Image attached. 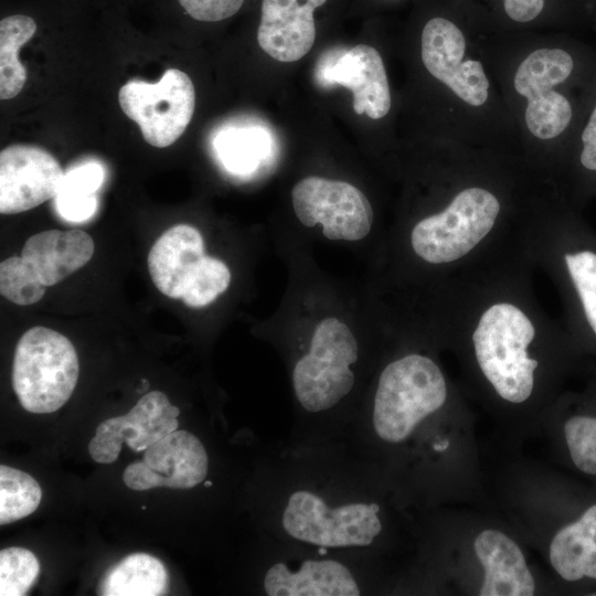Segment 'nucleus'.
Listing matches in <instances>:
<instances>
[{
	"label": "nucleus",
	"mask_w": 596,
	"mask_h": 596,
	"mask_svg": "<svg viewBox=\"0 0 596 596\" xmlns=\"http://www.w3.org/2000/svg\"><path fill=\"white\" fill-rule=\"evenodd\" d=\"M381 476L343 443L269 448L258 473L264 534L374 567L389 533Z\"/></svg>",
	"instance_id": "1"
},
{
	"label": "nucleus",
	"mask_w": 596,
	"mask_h": 596,
	"mask_svg": "<svg viewBox=\"0 0 596 596\" xmlns=\"http://www.w3.org/2000/svg\"><path fill=\"white\" fill-rule=\"evenodd\" d=\"M446 398L445 377L430 358L402 356L381 371L370 406L358 411L341 443L368 460L406 444Z\"/></svg>",
	"instance_id": "2"
},
{
	"label": "nucleus",
	"mask_w": 596,
	"mask_h": 596,
	"mask_svg": "<svg viewBox=\"0 0 596 596\" xmlns=\"http://www.w3.org/2000/svg\"><path fill=\"white\" fill-rule=\"evenodd\" d=\"M596 81V60L582 47L547 46L531 51L518 65L513 88L524 99V124L532 137L571 139L588 93L577 98L571 89ZM593 87V86H592Z\"/></svg>",
	"instance_id": "3"
},
{
	"label": "nucleus",
	"mask_w": 596,
	"mask_h": 596,
	"mask_svg": "<svg viewBox=\"0 0 596 596\" xmlns=\"http://www.w3.org/2000/svg\"><path fill=\"white\" fill-rule=\"evenodd\" d=\"M265 535V534H264ZM259 590L267 596L368 594L373 566L348 556L265 535Z\"/></svg>",
	"instance_id": "4"
},
{
	"label": "nucleus",
	"mask_w": 596,
	"mask_h": 596,
	"mask_svg": "<svg viewBox=\"0 0 596 596\" xmlns=\"http://www.w3.org/2000/svg\"><path fill=\"white\" fill-rule=\"evenodd\" d=\"M535 330L514 305L502 302L481 316L472 340L477 362L496 392L505 401H526L534 386L538 361L528 354Z\"/></svg>",
	"instance_id": "5"
},
{
	"label": "nucleus",
	"mask_w": 596,
	"mask_h": 596,
	"mask_svg": "<svg viewBox=\"0 0 596 596\" xmlns=\"http://www.w3.org/2000/svg\"><path fill=\"white\" fill-rule=\"evenodd\" d=\"M78 373L75 348L62 333L35 326L18 341L12 386L28 412L47 414L61 408L73 394Z\"/></svg>",
	"instance_id": "6"
},
{
	"label": "nucleus",
	"mask_w": 596,
	"mask_h": 596,
	"mask_svg": "<svg viewBox=\"0 0 596 596\" xmlns=\"http://www.w3.org/2000/svg\"><path fill=\"white\" fill-rule=\"evenodd\" d=\"M500 202L490 191L472 187L455 195L441 212L413 228L414 252L433 264L454 262L469 253L493 227Z\"/></svg>",
	"instance_id": "7"
},
{
	"label": "nucleus",
	"mask_w": 596,
	"mask_h": 596,
	"mask_svg": "<svg viewBox=\"0 0 596 596\" xmlns=\"http://www.w3.org/2000/svg\"><path fill=\"white\" fill-rule=\"evenodd\" d=\"M123 111L140 128L143 139L157 148L172 145L187 129L195 107L191 78L169 68L157 83L127 82L118 93Z\"/></svg>",
	"instance_id": "8"
},
{
	"label": "nucleus",
	"mask_w": 596,
	"mask_h": 596,
	"mask_svg": "<svg viewBox=\"0 0 596 596\" xmlns=\"http://www.w3.org/2000/svg\"><path fill=\"white\" fill-rule=\"evenodd\" d=\"M291 202L302 225L321 224L323 236L332 241L362 240L373 224L369 199L344 181L316 175L304 178L294 185Z\"/></svg>",
	"instance_id": "9"
},
{
	"label": "nucleus",
	"mask_w": 596,
	"mask_h": 596,
	"mask_svg": "<svg viewBox=\"0 0 596 596\" xmlns=\"http://www.w3.org/2000/svg\"><path fill=\"white\" fill-rule=\"evenodd\" d=\"M421 58L427 72L466 107L489 103L491 84L485 65L468 55L467 39L450 20L436 17L421 35Z\"/></svg>",
	"instance_id": "10"
},
{
	"label": "nucleus",
	"mask_w": 596,
	"mask_h": 596,
	"mask_svg": "<svg viewBox=\"0 0 596 596\" xmlns=\"http://www.w3.org/2000/svg\"><path fill=\"white\" fill-rule=\"evenodd\" d=\"M210 458L203 441L193 433L177 429L145 450L141 461L128 465L125 485L137 491L156 487L192 489L212 488Z\"/></svg>",
	"instance_id": "11"
},
{
	"label": "nucleus",
	"mask_w": 596,
	"mask_h": 596,
	"mask_svg": "<svg viewBox=\"0 0 596 596\" xmlns=\"http://www.w3.org/2000/svg\"><path fill=\"white\" fill-rule=\"evenodd\" d=\"M180 409L172 405L160 391L142 395L125 415L102 422L88 445L93 460L99 464L114 462L126 443L134 451L149 446L178 429Z\"/></svg>",
	"instance_id": "12"
},
{
	"label": "nucleus",
	"mask_w": 596,
	"mask_h": 596,
	"mask_svg": "<svg viewBox=\"0 0 596 596\" xmlns=\"http://www.w3.org/2000/svg\"><path fill=\"white\" fill-rule=\"evenodd\" d=\"M64 172L58 161L35 146L12 145L0 153V212L34 209L60 191Z\"/></svg>",
	"instance_id": "13"
},
{
	"label": "nucleus",
	"mask_w": 596,
	"mask_h": 596,
	"mask_svg": "<svg viewBox=\"0 0 596 596\" xmlns=\"http://www.w3.org/2000/svg\"><path fill=\"white\" fill-rule=\"evenodd\" d=\"M332 62L322 64L319 76L330 85H341L353 94L355 114L371 119L385 117L392 104L387 74L376 49L359 44L334 55Z\"/></svg>",
	"instance_id": "14"
},
{
	"label": "nucleus",
	"mask_w": 596,
	"mask_h": 596,
	"mask_svg": "<svg viewBox=\"0 0 596 596\" xmlns=\"http://www.w3.org/2000/svg\"><path fill=\"white\" fill-rule=\"evenodd\" d=\"M328 0H262L257 42L276 61L304 57L316 40V11Z\"/></svg>",
	"instance_id": "15"
},
{
	"label": "nucleus",
	"mask_w": 596,
	"mask_h": 596,
	"mask_svg": "<svg viewBox=\"0 0 596 596\" xmlns=\"http://www.w3.org/2000/svg\"><path fill=\"white\" fill-rule=\"evenodd\" d=\"M483 568L481 596H531L535 581L519 545L507 534L492 529L481 531L473 542Z\"/></svg>",
	"instance_id": "16"
},
{
	"label": "nucleus",
	"mask_w": 596,
	"mask_h": 596,
	"mask_svg": "<svg viewBox=\"0 0 596 596\" xmlns=\"http://www.w3.org/2000/svg\"><path fill=\"white\" fill-rule=\"evenodd\" d=\"M205 256L201 233L192 225L167 230L148 254V269L155 286L172 299H181L193 273Z\"/></svg>",
	"instance_id": "17"
},
{
	"label": "nucleus",
	"mask_w": 596,
	"mask_h": 596,
	"mask_svg": "<svg viewBox=\"0 0 596 596\" xmlns=\"http://www.w3.org/2000/svg\"><path fill=\"white\" fill-rule=\"evenodd\" d=\"M94 254L92 236L81 230H49L30 236L21 257L46 287L53 286L81 267Z\"/></svg>",
	"instance_id": "18"
},
{
	"label": "nucleus",
	"mask_w": 596,
	"mask_h": 596,
	"mask_svg": "<svg viewBox=\"0 0 596 596\" xmlns=\"http://www.w3.org/2000/svg\"><path fill=\"white\" fill-rule=\"evenodd\" d=\"M549 555L564 581L596 579V503L554 535Z\"/></svg>",
	"instance_id": "19"
},
{
	"label": "nucleus",
	"mask_w": 596,
	"mask_h": 596,
	"mask_svg": "<svg viewBox=\"0 0 596 596\" xmlns=\"http://www.w3.org/2000/svg\"><path fill=\"white\" fill-rule=\"evenodd\" d=\"M168 588V573L157 557L147 553L125 556L100 579L102 596H159Z\"/></svg>",
	"instance_id": "20"
},
{
	"label": "nucleus",
	"mask_w": 596,
	"mask_h": 596,
	"mask_svg": "<svg viewBox=\"0 0 596 596\" xmlns=\"http://www.w3.org/2000/svg\"><path fill=\"white\" fill-rule=\"evenodd\" d=\"M104 177L103 166L95 161L68 170L54 198L60 216L71 222L91 219L97 209L96 191L100 188Z\"/></svg>",
	"instance_id": "21"
},
{
	"label": "nucleus",
	"mask_w": 596,
	"mask_h": 596,
	"mask_svg": "<svg viewBox=\"0 0 596 596\" xmlns=\"http://www.w3.org/2000/svg\"><path fill=\"white\" fill-rule=\"evenodd\" d=\"M35 21L24 14H13L0 22V98L15 97L24 86L26 72L18 52L35 33Z\"/></svg>",
	"instance_id": "22"
},
{
	"label": "nucleus",
	"mask_w": 596,
	"mask_h": 596,
	"mask_svg": "<svg viewBox=\"0 0 596 596\" xmlns=\"http://www.w3.org/2000/svg\"><path fill=\"white\" fill-rule=\"evenodd\" d=\"M215 150L224 167L233 173H249L268 150V138L258 128L231 127L214 141Z\"/></svg>",
	"instance_id": "23"
},
{
	"label": "nucleus",
	"mask_w": 596,
	"mask_h": 596,
	"mask_svg": "<svg viewBox=\"0 0 596 596\" xmlns=\"http://www.w3.org/2000/svg\"><path fill=\"white\" fill-rule=\"evenodd\" d=\"M42 499L38 481L17 468L0 466V524L23 519L34 512Z\"/></svg>",
	"instance_id": "24"
},
{
	"label": "nucleus",
	"mask_w": 596,
	"mask_h": 596,
	"mask_svg": "<svg viewBox=\"0 0 596 596\" xmlns=\"http://www.w3.org/2000/svg\"><path fill=\"white\" fill-rule=\"evenodd\" d=\"M231 283V272L219 258L205 255L190 278L181 299L192 308L213 302Z\"/></svg>",
	"instance_id": "25"
},
{
	"label": "nucleus",
	"mask_w": 596,
	"mask_h": 596,
	"mask_svg": "<svg viewBox=\"0 0 596 596\" xmlns=\"http://www.w3.org/2000/svg\"><path fill=\"white\" fill-rule=\"evenodd\" d=\"M40 573L36 556L24 547L0 551V595L23 596L30 590Z\"/></svg>",
	"instance_id": "26"
},
{
	"label": "nucleus",
	"mask_w": 596,
	"mask_h": 596,
	"mask_svg": "<svg viewBox=\"0 0 596 596\" xmlns=\"http://www.w3.org/2000/svg\"><path fill=\"white\" fill-rule=\"evenodd\" d=\"M45 288L21 256L1 262L0 292L9 301L20 306L35 304L43 297Z\"/></svg>",
	"instance_id": "27"
},
{
	"label": "nucleus",
	"mask_w": 596,
	"mask_h": 596,
	"mask_svg": "<svg viewBox=\"0 0 596 596\" xmlns=\"http://www.w3.org/2000/svg\"><path fill=\"white\" fill-rule=\"evenodd\" d=\"M563 430L573 464L582 472L596 476V417L572 416Z\"/></svg>",
	"instance_id": "28"
},
{
	"label": "nucleus",
	"mask_w": 596,
	"mask_h": 596,
	"mask_svg": "<svg viewBox=\"0 0 596 596\" xmlns=\"http://www.w3.org/2000/svg\"><path fill=\"white\" fill-rule=\"evenodd\" d=\"M565 263L585 317L596 334V253L585 249L566 254Z\"/></svg>",
	"instance_id": "29"
},
{
	"label": "nucleus",
	"mask_w": 596,
	"mask_h": 596,
	"mask_svg": "<svg viewBox=\"0 0 596 596\" xmlns=\"http://www.w3.org/2000/svg\"><path fill=\"white\" fill-rule=\"evenodd\" d=\"M571 140L575 142L581 168L587 173L596 174V81Z\"/></svg>",
	"instance_id": "30"
},
{
	"label": "nucleus",
	"mask_w": 596,
	"mask_h": 596,
	"mask_svg": "<svg viewBox=\"0 0 596 596\" xmlns=\"http://www.w3.org/2000/svg\"><path fill=\"white\" fill-rule=\"evenodd\" d=\"M179 3L194 20L217 22L234 15L244 0H179Z\"/></svg>",
	"instance_id": "31"
},
{
	"label": "nucleus",
	"mask_w": 596,
	"mask_h": 596,
	"mask_svg": "<svg viewBox=\"0 0 596 596\" xmlns=\"http://www.w3.org/2000/svg\"><path fill=\"white\" fill-rule=\"evenodd\" d=\"M503 8L512 21L525 23L540 15L544 0H503Z\"/></svg>",
	"instance_id": "32"
}]
</instances>
